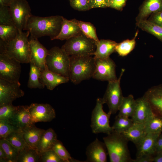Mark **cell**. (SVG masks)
<instances>
[{"label": "cell", "mask_w": 162, "mask_h": 162, "mask_svg": "<svg viewBox=\"0 0 162 162\" xmlns=\"http://www.w3.org/2000/svg\"><path fill=\"white\" fill-rule=\"evenodd\" d=\"M63 17L60 15L43 17L32 14L28 20L25 30L29 32L30 39H38L48 36L53 40L60 31Z\"/></svg>", "instance_id": "1"}, {"label": "cell", "mask_w": 162, "mask_h": 162, "mask_svg": "<svg viewBox=\"0 0 162 162\" xmlns=\"http://www.w3.org/2000/svg\"><path fill=\"white\" fill-rule=\"evenodd\" d=\"M30 32H19L14 38L8 41L0 40V53L6 55L21 63H29L30 50L28 37Z\"/></svg>", "instance_id": "2"}, {"label": "cell", "mask_w": 162, "mask_h": 162, "mask_svg": "<svg viewBox=\"0 0 162 162\" xmlns=\"http://www.w3.org/2000/svg\"><path fill=\"white\" fill-rule=\"evenodd\" d=\"M103 139L110 162H132L128 148V141L122 134L113 131Z\"/></svg>", "instance_id": "3"}, {"label": "cell", "mask_w": 162, "mask_h": 162, "mask_svg": "<svg viewBox=\"0 0 162 162\" xmlns=\"http://www.w3.org/2000/svg\"><path fill=\"white\" fill-rule=\"evenodd\" d=\"M69 79L75 84L92 78L95 67V59L91 56H70Z\"/></svg>", "instance_id": "4"}, {"label": "cell", "mask_w": 162, "mask_h": 162, "mask_svg": "<svg viewBox=\"0 0 162 162\" xmlns=\"http://www.w3.org/2000/svg\"><path fill=\"white\" fill-rule=\"evenodd\" d=\"M97 43L82 33L66 40L61 48L70 56H91L94 54Z\"/></svg>", "instance_id": "5"}, {"label": "cell", "mask_w": 162, "mask_h": 162, "mask_svg": "<svg viewBox=\"0 0 162 162\" xmlns=\"http://www.w3.org/2000/svg\"><path fill=\"white\" fill-rule=\"evenodd\" d=\"M70 57L62 48L54 46L48 50L46 64L51 71L69 78Z\"/></svg>", "instance_id": "6"}, {"label": "cell", "mask_w": 162, "mask_h": 162, "mask_svg": "<svg viewBox=\"0 0 162 162\" xmlns=\"http://www.w3.org/2000/svg\"><path fill=\"white\" fill-rule=\"evenodd\" d=\"M125 69H122L120 75L117 80L108 82L104 95L101 98L103 103L108 106L109 112L111 114H115L118 111L124 97L120 86V81Z\"/></svg>", "instance_id": "7"}, {"label": "cell", "mask_w": 162, "mask_h": 162, "mask_svg": "<svg viewBox=\"0 0 162 162\" xmlns=\"http://www.w3.org/2000/svg\"><path fill=\"white\" fill-rule=\"evenodd\" d=\"M103 104L101 98H98L95 106L92 112L91 127L93 133H104L108 135L114 131L109 124L111 114L104 111Z\"/></svg>", "instance_id": "8"}, {"label": "cell", "mask_w": 162, "mask_h": 162, "mask_svg": "<svg viewBox=\"0 0 162 162\" xmlns=\"http://www.w3.org/2000/svg\"><path fill=\"white\" fill-rule=\"evenodd\" d=\"M14 25L20 32L25 30L31 16L30 7L26 0H13L9 6Z\"/></svg>", "instance_id": "9"}, {"label": "cell", "mask_w": 162, "mask_h": 162, "mask_svg": "<svg viewBox=\"0 0 162 162\" xmlns=\"http://www.w3.org/2000/svg\"><path fill=\"white\" fill-rule=\"evenodd\" d=\"M21 63L4 54L0 53V78L11 82L19 81Z\"/></svg>", "instance_id": "10"}, {"label": "cell", "mask_w": 162, "mask_h": 162, "mask_svg": "<svg viewBox=\"0 0 162 162\" xmlns=\"http://www.w3.org/2000/svg\"><path fill=\"white\" fill-rule=\"evenodd\" d=\"M95 59V67L92 78L108 82L118 79L116 74V64L110 57Z\"/></svg>", "instance_id": "11"}, {"label": "cell", "mask_w": 162, "mask_h": 162, "mask_svg": "<svg viewBox=\"0 0 162 162\" xmlns=\"http://www.w3.org/2000/svg\"><path fill=\"white\" fill-rule=\"evenodd\" d=\"M20 85L19 81L11 82L0 78V106L11 104L16 99L24 96Z\"/></svg>", "instance_id": "12"}, {"label": "cell", "mask_w": 162, "mask_h": 162, "mask_svg": "<svg viewBox=\"0 0 162 162\" xmlns=\"http://www.w3.org/2000/svg\"><path fill=\"white\" fill-rule=\"evenodd\" d=\"M29 110L32 121L49 122L56 117L54 109L47 104L32 103L29 106Z\"/></svg>", "instance_id": "13"}, {"label": "cell", "mask_w": 162, "mask_h": 162, "mask_svg": "<svg viewBox=\"0 0 162 162\" xmlns=\"http://www.w3.org/2000/svg\"><path fill=\"white\" fill-rule=\"evenodd\" d=\"M30 50V62L34 64L41 70L45 68L48 50L38 39H30L29 40Z\"/></svg>", "instance_id": "14"}, {"label": "cell", "mask_w": 162, "mask_h": 162, "mask_svg": "<svg viewBox=\"0 0 162 162\" xmlns=\"http://www.w3.org/2000/svg\"><path fill=\"white\" fill-rule=\"evenodd\" d=\"M150 106L142 96L136 100V106L131 119L134 122L145 125L154 115Z\"/></svg>", "instance_id": "15"}, {"label": "cell", "mask_w": 162, "mask_h": 162, "mask_svg": "<svg viewBox=\"0 0 162 162\" xmlns=\"http://www.w3.org/2000/svg\"><path fill=\"white\" fill-rule=\"evenodd\" d=\"M143 96L149 103L154 114L162 117V84L149 88Z\"/></svg>", "instance_id": "16"}, {"label": "cell", "mask_w": 162, "mask_h": 162, "mask_svg": "<svg viewBox=\"0 0 162 162\" xmlns=\"http://www.w3.org/2000/svg\"><path fill=\"white\" fill-rule=\"evenodd\" d=\"M106 147L104 142L97 138L87 146L86 152L88 162L107 161Z\"/></svg>", "instance_id": "17"}, {"label": "cell", "mask_w": 162, "mask_h": 162, "mask_svg": "<svg viewBox=\"0 0 162 162\" xmlns=\"http://www.w3.org/2000/svg\"><path fill=\"white\" fill-rule=\"evenodd\" d=\"M69 80L68 77L51 71L46 65L41 70L40 78V82L50 90H53L60 84L67 82Z\"/></svg>", "instance_id": "18"}, {"label": "cell", "mask_w": 162, "mask_h": 162, "mask_svg": "<svg viewBox=\"0 0 162 162\" xmlns=\"http://www.w3.org/2000/svg\"><path fill=\"white\" fill-rule=\"evenodd\" d=\"M160 134L147 133L136 146L137 148L136 157L144 155L154 156L156 153L155 144L157 139Z\"/></svg>", "instance_id": "19"}, {"label": "cell", "mask_w": 162, "mask_h": 162, "mask_svg": "<svg viewBox=\"0 0 162 162\" xmlns=\"http://www.w3.org/2000/svg\"><path fill=\"white\" fill-rule=\"evenodd\" d=\"M10 122L22 130L30 125L34 124L30 113L29 106H17Z\"/></svg>", "instance_id": "20"}, {"label": "cell", "mask_w": 162, "mask_h": 162, "mask_svg": "<svg viewBox=\"0 0 162 162\" xmlns=\"http://www.w3.org/2000/svg\"><path fill=\"white\" fill-rule=\"evenodd\" d=\"M82 33L77 24L73 19L69 20L63 17L60 31L53 40H67Z\"/></svg>", "instance_id": "21"}, {"label": "cell", "mask_w": 162, "mask_h": 162, "mask_svg": "<svg viewBox=\"0 0 162 162\" xmlns=\"http://www.w3.org/2000/svg\"><path fill=\"white\" fill-rule=\"evenodd\" d=\"M122 134L128 141H130L133 142L136 146L144 138L147 133L145 125L140 123L134 122L130 128Z\"/></svg>", "instance_id": "22"}, {"label": "cell", "mask_w": 162, "mask_h": 162, "mask_svg": "<svg viewBox=\"0 0 162 162\" xmlns=\"http://www.w3.org/2000/svg\"><path fill=\"white\" fill-rule=\"evenodd\" d=\"M162 10V0H146L139 10L136 22L146 20L153 13Z\"/></svg>", "instance_id": "23"}, {"label": "cell", "mask_w": 162, "mask_h": 162, "mask_svg": "<svg viewBox=\"0 0 162 162\" xmlns=\"http://www.w3.org/2000/svg\"><path fill=\"white\" fill-rule=\"evenodd\" d=\"M57 140L56 134L52 128L44 130L37 146L36 150L40 153L52 150Z\"/></svg>", "instance_id": "24"}, {"label": "cell", "mask_w": 162, "mask_h": 162, "mask_svg": "<svg viewBox=\"0 0 162 162\" xmlns=\"http://www.w3.org/2000/svg\"><path fill=\"white\" fill-rule=\"evenodd\" d=\"M23 137L30 147L36 148L44 130L36 127L34 124L30 125L22 130Z\"/></svg>", "instance_id": "25"}, {"label": "cell", "mask_w": 162, "mask_h": 162, "mask_svg": "<svg viewBox=\"0 0 162 162\" xmlns=\"http://www.w3.org/2000/svg\"><path fill=\"white\" fill-rule=\"evenodd\" d=\"M117 44L115 41L110 40H99L97 43L94 58L103 59L110 57V55L115 51Z\"/></svg>", "instance_id": "26"}, {"label": "cell", "mask_w": 162, "mask_h": 162, "mask_svg": "<svg viewBox=\"0 0 162 162\" xmlns=\"http://www.w3.org/2000/svg\"><path fill=\"white\" fill-rule=\"evenodd\" d=\"M135 106L136 100L132 94L124 97L119 107L118 115L131 118L134 113Z\"/></svg>", "instance_id": "27"}, {"label": "cell", "mask_w": 162, "mask_h": 162, "mask_svg": "<svg viewBox=\"0 0 162 162\" xmlns=\"http://www.w3.org/2000/svg\"><path fill=\"white\" fill-rule=\"evenodd\" d=\"M30 70L27 86L30 88L42 89L44 86L40 81L41 70L34 64L29 63Z\"/></svg>", "instance_id": "28"}, {"label": "cell", "mask_w": 162, "mask_h": 162, "mask_svg": "<svg viewBox=\"0 0 162 162\" xmlns=\"http://www.w3.org/2000/svg\"><path fill=\"white\" fill-rule=\"evenodd\" d=\"M136 25L142 30L152 34L162 42V27L147 19L136 22Z\"/></svg>", "instance_id": "29"}, {"label": "cell", "mask_w": 162, "mask_h": 162, "mask_svg": "<svg viewBox=\"0 0 162 162\" xmlns=\"http://www.w3.org/2000/svg\"><path fill=\"white\" fill-rule=\"evenodd\" d=\"M40 158L37 150L29 147L19 151L17 162H38Z\"/></svg>", "instance_id": "30"}, {"label": "cell", "mask_w": 162, "mask_h": 162, "mask_svg": "<svg viewBox=\"0 0 162 162\" xmlns=\"http://www.w3.org/2000/svg\"><path fill=\"white\" fill-rule=\"evenodd\" d=\"M5 139L19 151L30 147L27 144L23 137L22 130L13 132L8 136Z\"/></svg>", "instance_id": "31"}, {"label": "cell", "mask_w": 162, "mask_h": 162, "mask_svg": "<svg viewBox=\"0 0 162 162\" xmlns=\"http://www.w3.org/2000/svg\"><path fill=\"white\" fill-rule=\"evenodd\" d=\"M133 123L131 118L117 115L112 127L114 131L122 134L130 128Z\"/></svg>", "instance_id": "32"}, {"label": "cell", "mask_w": 162, "mask_h": 162, "mask_svg": "<svg viewBox=\"0 0 162 162\" xmlns=\"http://www.w3.org/2000/svg\"><path fill=\"white\" fill-rule=\"evenodd\" d=\"M79 26L82 32L88 37L98 42L99 40L97 36L96 29L94 25L90 22L73 19Z\"/></svg>", "instance_id": "33"}, {"label": "cell", "mask_w": 162, "mask_h": 162, "mask_svg": "<svg viewBox=\"0 0 162 162\" xmlns=\"http://www.w3.org/2000/svg\"><path fill=\"white\" fill-rule=\"evenodd\" d=\"M0 146L5 152L10 162H17L19 154L18 150L5 139L0 140Z\"/></svg>", "instance_id": "34"}, {"label": "cell", "mask_w": 162, "mask_h": 162, "mask_svg": "<svg viewBox=\"0 0 162 162\" xmlns=\"http://www.w3.org/2000/svg\"><path fill=\"white\" fill-rule=\"evenodd\" d=\"M14 25H0V39L8 41L14 38L19 32Z\"/></svg>", "instance_id": "35"}, {"label": "cell", "mask_w": 162, "mask_h": 162, "mask_svg": "<svg viewBox=\"0 0 162 162\" xmlns=\"http://www.w3.org/2000/svg\"><path fill=\"white\" fill-rule=\"evenodd\" d=\"M136 44L135 38L131 40H126L119 43H117L115 51L119 55L124 56L128 55L134 48Z\"/></svg>", "instance_id": "36"}, {"label": "cell", "mask_w": 162, "mask_h": 162, "mask_svg": "<svg viewBox=\"0 0 162 162\" xmlns=\"http://www.w3.org/2000/svg\"><path fill=\"white\" fill-rule=\"evenodd\" d=\"M145 126L147 134L161 133L162 132V117L154 114Z\"/></svg>", "instance_id": "37"}, {"label": "cell", "mask_w": 162, "mask_h": 162, "mask_svg": "<svg viewBox=\"0 0 162 162\" xmlns=\"http://www.w3.org/2000/svg\"><path fill=\"white\" fill-rule=\"evenodd\" d=\"M52 150L64 162H80L72 158L62 142L58 140L55 144Z\"/></svg>", "instance_id": "38"}, {"label": "cell", "mask_w": 162, "mask_h": 162, "mask_svg": "<svg viewBox=\"0 0 162 162\" xmlns=\"http://www.w3.org/2000/svg\"><path fill=\"white\" fill-rule=\"evenodd\" d=\"M22 130L10 123L4 120L0 119V138L5 139L11 133Z\"/></svg>", "instance_id": "39"}, {"label": "cell", "mask_w": 162, "mask_h": 162, "mask_svg": "<svg viewBox=\"0 0 162 162\" xmlns=\"http://www.w3.org/2000/svg\"><path fill=\"white\" fill-rule=\"evenodd\" d=\"M17 108L12 104L0 106V119L10 121Z\"/></svg>", "instance_id": "40"}, {"label": "cell", "mask_w": 162, "mask_h": 162, "mask_svg": "<svg viewBox=\"0 0 162 162\" xmlns=\"http://www.w3.org/2000/svg\"><path fill=\"white\" fill-rule=\"evenodd\" d=\"M39 162H64L53 150L40 153Z\"/></svg>", "instance_id": "41"}, {"label": "cell", "mask_w": 162, "mask_h": 162, "mask_svg": "<svg viewBox=\"0 0 162 162\" xmlns=\"http://www.w3.org/2000/svg\"><path fill=\"white\" fill-rule=\"evenodd\" d=\"M0 25H14L9 7L0 6Z\"/></svg>", "instance_id": "42"}, {"label": "cell", "mask_w": 162, "mask_h": 162, "mask_svg": "<svg viewBox=\"0 0 162 162\" xmlns=\"http://www.w3.org/2000/svg\"><path fill=\"white\" fill-rule=\"evenodd\" d=\"M70 5L74 9L79 11L89 10L88 0H69Z\"/></svg>", "instance_id": "43"}, {"label": "cell", "mask_w": 162, "mask_h": 162, "mask_svg": "<svg viewBox=\"0 0 162 162\" xmlns=\"http://www.w3.org/2000/svg\"><path fill=\"white\" fill-rule=\"evenodd\" d=\"M111 0H88L90 9L109 7Z\"/></svg>", "instance_id": "44"}, {"label": "cell", "mask_w": 162, "mask_h": 162, "mask_svg": "<svg viewBox=\"0 0 162 162\" xmlns=\"http://www.w3.org/2000/svg\"><path fill=\"white\" fill-rule=\"evenodd\" d=\"M148 20L162 27V10L152 14Z\"/></svg>", "instance_id": "45"}, {"label": "cell", "mask_w": 162, "mask_h": 162, "mask_svg": "<svg viewBox=\"0 0 162 162\" xmlns=\"http://www.w3.org/2000/svg\"><path fill=\"white\" fill-rule=\"evenodd\" d=\"M127 0H111L109 7L121 10L125 5Z\"/></svg>", "instance_id": "46"}, {"label": "cell", "mask_w": 162, "mask_h": 162, "mask_svg": "<svg viewBox=\"0 0 162 162\" xmlns=\"http://www.w3.org/2000/svg\"><path fill=\"white\" fill-rule=\"evenodd\" d=\"M153 156L144 155L136 157L133 159L132 162H153Z\"/></svg>", "instance_id": "47"}, {"label": "cell", "mask_w": 162, "mask_h": 162, "mask_svg": "<svg viewBox=\"0 0 162 162\" xmlns=\"http://www.w3.org/2000/svg\"><path fill=\"white\" fill-rule=\"evenodd\" d=\"M160 134L158 137L156 141L155 144L156 153L162 151V139Z\"/></svg>", "instance_id": "48"}, {"label": "cell", "mask_w": 162, "mask_h": 162, "mask_svg": "<svg viewBox=\"0 0 162 162\" xmlns=\"http://www.w3.org/2000/svg\"><path fill=\"white\" fill-rule=\"evenodd\" d=\"M0 162H8L9 161L8 158L6 154L2 148L0 146Z\"/></svg>", "instance_id": "49"}, {"label": "cell", "mask_w": 162, "mask_h": 162, "mask_svg": "<svg viewBox=\"0 0 162 162\" xmlns=\"http://www.w3.org/2000/svg\"><path fill=\"white\" fill-rule=\"evenodd\" d=\"M153 162H162V151L155 153L153 156Z\"/></svg>", "instance_id": "50"}, {"label": "cell", "mask_w": 162, "mask_h": 162, "mask_svg": "<svg viewBox=\"0 0 162 162\" xmlns=\"http://www.w3.org/2000/svg\"><path fill=\"white\" fill-rule=\"evenodd\" d=\"M13 0H0V6L9 7Z\"/></svg>", "instance_id": "51"}, {"label": "cell", "mask_w": 162, "mask_h": 162, "mask_svg": "<svg viewBox=\"0 0 162 162\" xmlns=\"http://www.w3.org/2000/svg\"><path fill=\"white\" fill-rule=\"evenodd\" d=\"M160 136L162 139V134L161 133L160 134Z\"/></svg>", "instance_id": "52"}]
</instances>
